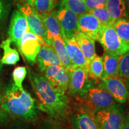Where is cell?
<instances>
[{
  "instance_id": "cell-1",
  "label": "cell",
  "mask_w": 129,
  "mask_h": 129,
  "mask_svg": "<svg viewBox=\"0 0 129 129\" xmlns=\"http://www.w3.org/2000/svg\"><path fill=\"white\" fill-rule=\"evenodd\" d=\"M29 78L38 99L40 110L53 120H64L70 110V102L67 94H62L56 91L43 75L29 71Z\"/></svg>"
},
{
  "instance_id": "cell-2",
  "label": "cell",
  "mask_w": 129,
  "mask_h": 129,
  "mask_svg": "<svg viewBox=\"0 0 129 129\" xmlns=\"http://www.w3.org/2000/svg\"><path fill=\"white\" fill-rule=\"evenodd\" d=\"M1 108L14 117L26 121L36 120L38 105L29 93L12 84L6 90L1 100Z\"/></svg>"
},
{
  "instance_id": "cell-3",
  "label": "cell",
  "mask_w": 129,
  "mask_h": 129,
  "mask_svg": "<svg viewBox=\"0 0 129 129\" xmlns=\"http://www.w3.org/2000/svg\"><path fill=\"white\" fill-rule=\"evenodd\" d=\"M80 96L88 109L94 114L96 111L116 104V101L112 95L100 85L87 88Z\"/></svg>"
},
{
  "instance_id": "cell-4",
  "label": "cell",
  "mask_w": 129,
  "mask_h": 129,
  "mask_svg": "<svg viewBox=\"0 0 129 129\" xmlns=\"http://www.w3.org/2000/svg\"><path fill=\"white\" fill-rule=\"evenodd\" d=\"M94 117L101 129H122L124 116L117 104L96 111Z\"/></svg>"
},
{
  "instance_id": "cell-5",
  "label": "cell",
  "mask_w": 129,
  "mask_h": 129,
  "mask_svg": "<svg viewBox=\"0 0 129 129\" xmlns=\"http://www.w3.org/2000/svg\"><path fill=\"white\" fill-rule=\"evenodd\" d=\"M98 41L104 47L105 51L121 55L129 51V45L121 40L113 25H103Z\"/></svg>"
},
{
  "instance_id": "cell-6",
  "label": "cell",
  "mask_w": 129,
  "mask_h": 129,
  "mask_svg": "<svg viewBox=\"0 0 129 129\" xmlns=\"http://www.w3.org/2000/svg\"><path fill=\"white\" fill-rule=\"evenodd\" d=\"M18 9L25 17L30 31L39 37L44 43L50 45L41 16L35 11L32 6L26 3L20 2L18 4Z\"/></svg>"
},
{
  "instance_id": "cell-7",
  "label": "cell",
  "mask_w": 129,
  "mask_h": 129,
  "mask_svg": "<svg viewBox=\"0 0 129 129\" xmlns=\"http://www.w3.org/2000/svg\"><path fill=\"white\" fill-rule=\"evenodd\" d=\"M44 44L46 43L39 37L29 30L24 34L18 48L27 61L32 64L36 62L38 53Z\"/></svg>"
},
{
  "instance_id": "cell-8",
  "label": "cell",
  "mask_w": 129,
  "mask_h": 129,
  "mask_svg": "<svg viewBox=\"0 0 129 129\" xmlns=\"http://www.w3.org/2000/svg\"><path fill=\"white\" fill-rule=\"evenodd\" d=\"M68 91L72 96H80L87 88L88 83V71L84 68H72L68 72Z\"/></svg>"
},
{
  "instance_id": "cell-9",
  "label": "cell",
  "mask_w": 129,
  "mask_h": 129,
  "mask_svg": "<svg viewBox=\"0 0 129 129\" xmlns=\"http://www.w3.org/2000/svg\"><path fill=\"white\" fill-rule=\"evenodd\" d=\"M56 16L60 26L63 39L74 37L78 31V16L61 5L56 11Z\"/></svg>"
},
{
  "instance_id": "cell-10",
  "label": "cell",
  "mask_w": 129,
  "mask_h": 129,
  "mask_svg": "<svg viewBox=\"0 0 129 129\" xmlns=\"http://www.w3.org/2000/svg\"><path fill=\"white\" fill-rule=\"evenodd\" d=\"M44 77L56 91L67 94L68 85V74L62 66H50L44 71Z\"/></svg>"
},
{
  "instance_id": "cell-11",
  "label": "cell",
  "mask_w": 129,
  "mask_h": 129,
  "mask_svg": "<svg viewBox=\"0 0 129 129\" xmlns=\"http://www.w3.org/2000/svg\"><path fill=\"white\" fill-rule=\"evenodd\" d=\"M100 85L112 95L116 102L124 104L129 99V91L121 79L118 76L101 78Z\"/></svg>"
},
{
  "instance_id": "cell-12",
  "label": "cell",
  "mask_w": 129,
  "mask_h": 129,
  "mask_svg": "<svg viewBox=\"0 0 129 129\" xmlns=\"http://www.w3.org/2000/svg\"><path fill=\"white\" fill-rule=\"evenodd\" d=\"M29 30L25 17L19 9L13 12L8 34L9 38L19 48L20 43L24 34Z\"/></svg>"
},
{
  "instance_id": "cell-13",
  "label": "cell",
  "mask_w": 129,
  "mask_h": 129,
  "mask_svg": "<svg viewBox=\"0 0 129 129\" xmlns=\"http://www.w3.org/2000/svg\"><path fill=\"white\" fill-rule=\"evenodd\" d=\"M103 25L89 12L78 16V31L87 35L94 41H98Z\"/></svg>"
},
{
  "instance_id": "cell-14",
  "label": "cell",
  "mask_w": 129,
  "mask_h": 129,
  "mask_svg": "<svg viewBox=\"0 0 129 129\" xmlns=\"http://www.w3.org/2000/svg\"><path fill=\"white\" fill-rule=\"evenodd\" d=\"M71 122L74 129H101L94 114L88 108H80L71 114Z\"/></svg>"
},
{
  "instance_id": "cell-15",
  "label": "cell",
  "mask_w": 129,
  "mask_h": 129,
  "mask_svg": "<svg viewBox=\"0 0 129 129\" xmlns=\"http://www.w3.org/2000/svg\"><path fill=\"white\" fill-rule=\"evenodd\" d=\"M38 68L41 72L50 66H62L60 59L52 46L47 44L41 46L37 57Z\"/></svg>"
},
{
  "instance_id": "cell-16",
  "label": "cell",
  "mask_w": 129,
  "mask_h": 129,
  "mask_svg": "<svg viewBox=\"0 0 129 129\" xmlns=\"http://www.w3.org/2000/svg\"><path fill=\"white\" fill-rule=\"evenodd\" d=\"M66 49L72 67H80L88 69V64L83 52L81 50L75 37L63 39Z\"/></svg>"
},
{
  "instance_id": "cell-17",
  "label": "cell",
  "mask_w": 129,
  "mask_h": 129,
  "mask_svg": "<svg viewBox=\"0 0 129 129\" xmlns=\"http://www.w3.org/2000/svg\"><path fill=\"white\" fill-rule=\"evenodd\" d=\"M102 57L104 64V71L102 78L118 76L121 55L105 51Z\"/></svg>"
},
{
  "instance_id": "cell-18",
  "label": "cell",
  "mask_w": 129,
  "mask_h": 129,
  "mask_svg": "<svg viewBox=\"0 0 129 129\" xmlns=\"http://www.w3.org/2000/svg\"><path fill=\"white\" fill-rule=\"evenodd\" d=\"M74 37L77 40L88 66L90 62L96 56L95 41L80 31L77 32Z\"/></svg>"
},
{
  "instance_id": "cell-19",
  "label": "cell",
  "mask_w": 129,
  "mask_h": 129,
  "mask_svg": "<svg viewBox=\"0 0 129 129\" xmlns=\"http://www.w3.org/2000/svg\"><path fill=\"white\" fill-rule=\"evenodd\" d=\"M41 17L46 28L49 44L51 46V41L54 37L56 36L62 37L60 26L56 16V10H54L50 13Z\"/></svg>"
},
{
  "instance_id": "cell-20",
  "label": "cell",
  "mask_w": 129,
  "mask_h": 129,
  "mask_svg": "<svg viewBox=\"0 0 129 129\" xmlns=\"http://www.w3.org/2000/svg\"><path fill=\"white\" fill-rule=\"evenodd\" d=\"M51 46L55 50L56 54L60 59L62 66L67 72L74 68L68 55L64 41L62 37L56 36L54 37L51 41Z\"/></svg>"
},
{
  "instance_id": "cell-21",
  "label": "cell",
  "mask_w": 129,
  "mask_h": 129,
  "mask_svg": "<svg viewBox=\"0 0 129 129\" xmlns=\"http://www.w3.org/2000/svg\"><path fill=\"white\" fill-rule=\"evenodd\" d=\"M105 7L114 23L118 19L129 18L124 0H107Z\"/></svg>"
},
{
  "instance_id": "cell-22",
  "label": "cell",
  "mask_w": 129,
  "mask_h": 129,
  "mask_svg": "<svg viewBox=\"0 0 129 129\" xmlns=\"http://www.w3.org/2000/svg\"><path fill=\"white\" fill-rule=\"evenodd\" d=\"M12 41L10 38L3 41L0 45V47L3 50V56L1 59L2 64L13 65L15 64L20 60L18 51L11 47Z\"/></svg>"
},
{
  "instance_id": "cell-23",
  "label": "cell",
  "mask_w": 129,
  "mask_h": 129,
  "mask_svg": "<svg viewBox=\"0 0 129 129\" xmlns=\"http://www.w3.org/2000/svg\"><path fill=\"white\" fill-rule=\"evenodd\" d=\"M113 26L121 40L125 44L129 45V18L116 20Z\"/></svg>"
},
{
  "instance_id": "cell-24",
  "label": "cell",
  "mask_w": 129,
  "mask_h": 129,
  "mask_svg": "<svg viewBox=\"0 0 129 129\" xmlns=\"http://www.w3.org/2000/svg\"><path fill=\"white\" fill-rule=\"evenodd\" d=\"M118 77L121 79L129 91V51L121 55Z\"/></svg>"
},
{
  "instance_id": "cell-25",
  "label": "cell",
  "mask_w": 129,
  "mask_h": 129,
  "mask_svg": "<svg viewBox=\"0 0 129 129\" xmlns=\"http://www.w3.org/2000/svg\"><path fill=\"white\" fill-rule=\"evenodd\" d=\"M57 0H34L32 7L41 17L54 10Z\"/></svg>"
},
{
  "instance_id": "cell-26",
  "label": "cell",
  "mask_w": 129,
  "mask_h": 129,
  "mask_svg": "<svg viewBox=\"0 0 129 129\" xmlns=\"http://www.w3.org/2000/svg\"><path fill=\"white\" fill-rule=\"evenodd\" d=\"M60 5L70 10L77 16L88 12L85 0H62Z\"/></svg>"
},
{
  "instance_id": "cell-27",
  "label": "cell",
  "mask_w": 129,
  "mask_h": 129,
  "mask_svg": "<svg viewBox=\"0 0 129 129\" xmlns=\"http://www.w3.org/2000/svg\"><path fill=\"white\" fill-rule=\"evenodd\" d=\"M88 75L91 78L94 79L101 78L104 71L102 57L96 54L92 60L88 64Z\"/></svg>"
},
{
  "instance_id": "cell-28",
  "label": "cell",
  "mask_w": 129,
  "mask_h": 129,
  "mask_svg": "<svg viewBox=\"0 0 129 129\" xmlns=\"http://www.w3.org/2000/svg\"><path fill=\"white\" fill-rule=\"evenodd\" d=\"M89 13L92 14L94 17H96L102 25L111 26L113 25L114 24V22L111 19L109 13L105 6L96 8V9L90 11Z\"/></svg>"
},
{
  "instance_id": "cell-29",
  "label": "cell",
  "mask_w": 129,
  "mask_h": 129,
  "mask_svg": "<svg viewBox=\"0 0 129 129\" xmlns=\"http://www.w3.org/2000/svg\"><path fill=\"white\" fill-rule=\"evenodd\" d=\"M26 74L27 71L25 67H18L16 68L12 74L14 84L19 88H23L22 83L25 80Z\"/></svg>"
},
{
  "instance_id": "cell-30",
  "label": "cell",
  "mask_w": 129,
  "mask_h": 129,
  "mask_svg": "<svg viewBox=\"0 0 129 129\" xmlns=\"http://www.w3.org/2000/svg\"><path fill=\"white\" fill-rule=\"evenodd\" d=\"M12 7L11 0H0V25L7 18Z\"/></svg>"
},
{
  "instance_id": "cell-31",
  "label": "cell",
  "mask_w": 129,
  "mask_h": 129,
  "mask_svg": "<svg viewBox=\"0 0 129 129\" xmlns=\"http://www.w3.org/2000/svg\"><path fill=\"white\" fill-rule=\"evenodd\" d=\"M37 129H65L57 121L53 120H44L39 125Z\"/></svg>"
},
{
  "instance_id": "cell-32",
  "label": "cell",
  "mask_w": 129,
  "mask_h": 129,
  "mask_svg": "<svg viewBox=\"0 0 129 129\" xmlns=\"http://www.w3.org/2000/svg\"><path fill=\"white\" fill-rule=\"evenodd\" d=\"M107 0H85V5L88 12L96 8L104 6Z\"/></svg>"
},
{
  "instance_id": "cell-33",
  "label": "cell",
  "mask_w": 129,
  "mask_h": 129,
  "mask_svg": "<svg viewBox=\"0 0 129 129\" xmlns=\"http://www.w3.org/2000/svg\"><path fill=\"white\" fill-rule=\"evenodd\" d=\"M122 129H129V114L124 116Z\"/></svg>"
},
{
  "instance_id": "cell-34",
  "label": "cell",
  "mask_w": 129,
  "mask_h": 129,
  "mask_svg": "<svg viewBox=\"0 0 129 129\" xmlns=\"http://www.w3.org/2000/svg\"><path fill=\"white\" fill-rule=\"evenodd\" d=\"M124 1L125 9H126L127 14H128L129 17V0H124Z\"/></svg>"
},
{
  "instance_id": "cell-35",
  "label": "cell",
  "mask_w": 129,
  "mask_h": 129,
  "mask_svg": "<svg viewBox=\"0 0 129 129\" xmlns=\"http://www.w3.org/2000/svg\"><path fill=\"white\" fill-rule=\"evenodd\" d=\"M19 1H20V2L26 3L29 5H30V6H32V4H33L34 0H19Z\"/></svg>"
},
{
  "instance_id": "cell-36",
  "label": "cell",
  "mask_w": 129,
  "mask_h": 129,
  "mask_svg": "<svg viewBox=\"0 0 129 129\" xmlns=\"http://www.w3.org/2000/svg\"><path fill=\"white\" fill-rule=\"evenodd\" d=\"M2 68H3V64L1 63V59H0V74H1V71H2Z\"/></svg>"
},
{
  "instance_id": "cell-37",
  "label": "cell",
  "mask_w": 129,
  "mask_h": 129,
  "mask_svg": "<svg viewBox=\"0 0 129 129\" xmlns=\"http://www.w3.org/2000/svg\"><path fill=\"white\" fill-rule=\"evenodd\" d=\"M1 100H2V99H1V94H0V103L1 102Z\"/></svg>"
},
{
  "instance_id": "cell-38",
  "label": "cell",
  "mask_w": 129,
  "mask_h": 129,
  "mask_svg": "<svg viewBox=\"0 0 129 129\" xmlns=\"http://www.w3.org/2000/svg\"><path fill=\"white\" fill-rule=\"evenodd\" d=\"M0 91H1V84H0Z\"/></svg>"
}]
</instances>
